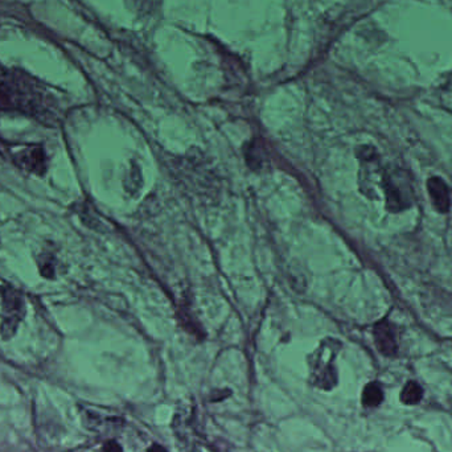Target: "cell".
Segmentation results:
<instances>
[{
  "mask_svg": "<svg viewBox=\"0 0 452 452\" xmlns=\"http://www.w3.org/2000/svg\"><path fill=\"white\" fill-rule=\"evenodd\" d=\"M362 405L365 407L380 406L384 401V390L379 382H369L362 390Z\"/></svg>",
  "mask_w": 452,
  "mask_h": 452,
  "instance_id": "obj_7",
  "label": "cell"
},
{
  "mask_svg": "<svg viewBox=\"0 0 452 452\" xmlns=\"http://www.w3.org/2000/svg\"><path fill=\"white\" fill-rule=\"evenodd\" d=\"M373 337L377 349L386 357H393L398 352L394 331L388 320H382L373 328Z\"/></svg>",
  "mask_w": 452,
  "mask_h": 452,
  "instance_id": "obj_5",
  "label": "cell"
},
{
  "mask_svg": "<svg viewBox=\"0 0 452 452\" xmlns=\"http://www.w3.org/2000/svg\"><path fill=\"white\" fill-rule=\"evenodd\" d=\"M0 110L20 113L55 125L57 100L52 93L28 74L0 66Z\"/></svg>",
  "mask_w": 452,
  "mask_h": 452,
  "instance_id": "obj_1",
  "label": "cell"
},
{
  "mask_svg": "<svg viewBox=\"0 0 452 452\" xmlns=\"http://www.w3.org/2000/svg\"><path fill=\"white\" fill-rule=\"evenodd\" d=\"M1 297V309H3V324H1V335L4 339H9L16 332L20 320L24 317L26 307L24 299L18 289L7 287L0 289Z\"/></svg>",
  "mask_w": 452,
  "mask_h": 452,
  "instance_id": "obj_4",
  "label": "cell"
},
{
  "mask_svg": "<svg viewBox=\"0 0 452 452\" xmlns=\"http://www.w3.org/2000/svg\"><path fill=\"white\" fill-rule=\"evenodd\" d=\"M147 452H167V450L164 448L163 446H160V444H153Z\"/></svg>",
  "mask_w": 452,
  "mask_h": 452,
  "instance_id": "obj_12",
  "label": "cell"
},
{
  "mask_svg": "<svg viewBox=\"0 0 452 452\" xmlns=\"http://www.w3.org/2000/svg\"><path fill=\"white\" fill-rule=\"evenodd\" d=\"M11 162L24 171L44 175L46 171V155L41 145H6L3 148Z\"/></svg>",
  "mask_w": 452,
  "mask_h": 452,
  "instance_id": "obj_3",
  "label": "cell"
},
{
  "mask_svg": "<svg viewBox=\"0 0 452 452\" xmlns=\"http://www.w3.org/2000/svg\"><path fill=\"white\" fill-rule=\"evenodd\" d=\"M340 346L341 345L337 340L327 339L309 357L311 379L317 388L324 390L335 388L337 384L335 359L340 351Z\"/></svg>",
  "mask_w": 452,
  "mask_h": 452,
  "instance_id": "obj_2",
  "label": "cell"
},
{
  "mask_svg": "<svg viewBox=\"0 0 452 452\" xmlns=\"http://www.w3.org/2000/svg\"><path fill=\"white\" fill-rule=\"evenodd\" d=\"M246 160L253 168H261L263 164V151L261 145L258 143L249 145V150L246 151Z\"/></svg>",
  "mask_w": 452,
  "mask_h": 452,
  "instance_id": "obj_9",
  "label": "cell"
},
{
  "mask_svg": "<svg viewBox=\"0 0 452 452\" xmlns=\"http://www.w3.org/2000/svg\"><path fill=\"white\" fill-rule=\"evenodd\" d=\"M401 402L404 405H418L423 398V389L416 381H409L401 391Z\"/></svg>",
  "mask_w": 452,
  "mask_h": 452,
  "instance_id": "obj_8",
  "label": "cell"
},
{
  "mask_svg": "<svg viewBox=\"0 0 452 452\" xmlns=\"http://www.w3.org/2000/svg\"><path fill=\"white\" fill-rule=\"evenodd\" d=\"M41 264H40V269H41V274L44 277H53L55 274V266H53V257L52 255H41Z\"/></svg>",
  "mask_w": 452,
  "mask_h": 452,
  "instance_id": "obj_10",
  "label": "cell"
},
{
  "mask_svg": "<svg viewBox=\"0 0 452 452\" xmlns=\"http://www.w3.org/2000/svg\"><path fill=\"white\" fill-rule=\"evenodd\" d=\"M102 452H122V447L115 441H108L103 444Z\"/></svg>",
  "mask_w": 452,
  "mask_h": 452,
  "instance_id": "obj_11",
  "label": "cell"
},
{
  "mask_svg": "<svg viewBox=\"0 0 452 452\" xmlns=\"http://www.w3.org/2000/svg\"><path fill=\"white\" fill-rule=\"evenodd\" d=\"M427 190L430 193V199L433 201L434 208L439 213H447L451 207V200H450V192L441 178H430L427 181Z\"/></svg>",
  "mask_w": 452,
  "mask_h": 452,
  "instance_id": "obj_6",
  "label": "cell"
}]
</instances>
